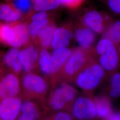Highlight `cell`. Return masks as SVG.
<instances>
[{
  "mask_svg": "<svg viewBox=\"0 0 120 120\" xmlns=\"http://www.w3.org/2000/svg\"><path fill=\"white\" fill-rule=\"evenodd\" d=\"M76 94V90L73 86L62 83L52 90L49 99V105L53 110H61L73 101Z\"/></svg>",
  "mask_w": 120,
  "mask_h": 120,
  "instance_id": "cell-1",
  "label": "cell"
},
{
  "mask_svg": "<svg viewBox=\"0 0 120 120\" xmlns=\"http://www.w3.org/2000/svg\"><path fill=\"white\" fill-rule=\"evenodd\" d=\"M96 50L100 55L101 66L107 70L116 68L118 62V56L114 44L109 39L103 38L98 43Z\"/></svg>",
  "mask_w": 120,
  "mask_h": 120,
  "instance_id": "cell-2",
  "label": "cell"
},
{
  "mask_svg": "<svg viewBox=\"0 0 120 120\" xmlns=\"http://www.w3.org/2000/svg\"><path fill=\"white\" fill-rule=\"evenodd\" d=\"M104 75L101 65L95 64L85 69L77 76L76 84L84 90H92L98 86Z\"/></svg>",
  "mask_w": 120,
  "mask_h": 120,
  "instance_id": "cell-3",
  "label": "cell"
},
{
  "mask_svg": "<svg viewBox=\"0 0 120 120\" xmlns=\"http://www.w3.org/2000/svg\"><path fill=\"white\" fill-rule=\"evenodd\" d=\"M22 84L28 92L38 96L45 94L48 89L46 81L41 77L33 73L26 74L22 78Z\"/></svg>",
  "mask_w": 120,
  "mask_h": 120,
  "instance_id": "cell-4",
  "label": "cell"
},
{
  "mask_svg": "<svg viewBox=\"0 0 120 120\" xmlns=\"http://www.w3.org/2000/svg\"><path fill=\"white\" fill-rule=\"evenodd\" d=\"M21 99L10 97L0 100V119L2 120H17L22 105Z\"/></svg>",
  "mask_w": 120,
  "mask_h": 120,
  "instance_id": "cell-5",
  "label": "cell"
},
{
  "mask_svg": "<svg viewBox=\"0 0 120 120\" xmlns=\"http://www.w3.org/2000/svg\"><path fill=\"white\" fill-rule=\"evenodd\" d=\"M73 114L75 117L79 120L92 119L96 115L94 103L88 98L79 97L74 102Z\"/></svg>",
  "mask_w": 120,
  "mask_h": 120,
  "instance_id": "cell-6",
  "label": "cell"
},
{
  "mask_svg": "<svg viewBox=\"0 0 120 120\" xmlns=\"http://www.w3.org/2000/svg\"><path fill=\"white\" fill-rule=\"evenodd\" d=\"M20 91V83L13 73H8L0 79V100L16 97Z\"/></svg>",
  "mask_w": 120,
  "mask_h": 120,
  "instance_id": "cell-7",
  "label": "cell"
},
{
  "mask_svg": "<svg viewBox=\"0 0 120 120\" xmlns=\"http://www.w3.org/2000/svg\"><path fill=\"white\" fill-rule=\"evenodd\" d=\"M86 61V55L83 52L80 50L74 51L64 66V74L68 77L73 76L82 68Z\"/></svg>",
  "mask_w": 120,
  "mask_h": 120,
  "instance_id": "cell-8",
  "label": "cell"
},
{
  "mask_svg": "<svg viewBox=\"0 0 120 120\" xmlns=\"http://www.w3.org/2000/svg\"><path fill=\"white\" fill-rule=\"evenodd\" d=\"M71 54L70 50L63 48L55 50L51 56L50 75H55L64 66Z\"/></svg>",
  "mask_w": 120,
  "mask_h": 120,
  "instance_id": "cell-9",
  "label": "cell"
},
{
  "mask_svg": "<svg viewBox=\"0 0 120 120\" xmlns=\"http://www.w3.org/2000/svg\"><path fill=\"white\" fill-rule=\"evenodd\" d=\"M38 58L37 51L33 47L24 49L19 53V59L22 69L26 73L30 72L34 69Z\"/></svg>",
  "mask_w": 120,
  "mask_h": 120,
  "instance_id": "cell-10",
  "label": "cell"
},
{
  "mask_svg": "<svg viewBox=\"0 0 120 120\" xmlns=\"http://www.w3.org/2000/svg\"><path fill=\"white\" fill-rule=\"evenodd\" d=\"M72 38V33L69 30L64 28L57 29L54 32L52 47L55 50L65 48Z\"/></svg>",
  "mask_w": 120,
  "mask_h": 120,
  "instance_id": "cell-11",
  "label": "cell"
},
{
  "mask_svg": "<svg viewBox=\"0 0 120 120\" xmlns=\"http://www.w3.org/2000/svg\"><path fill=\"white\" fill-rule=\"evenodd\" d=\"M86 25L94 32L99 33L103 29V19L98 12L93 10L87 13L84 17Z\"/></svg>",
  "mask_w": 120,
  "mask_h": 120,
  "instance_id": "cell-12",
  "label": "cell"
},
{
  "mask_svg": "<svg viewBox=\"0 0 120 120\" xmlns=\"http://www.w3.org/2000/svg\"><path fill=\"white\" fill-rule=\"evenodd\" d=\"M0 40L14 48L21 46L13 27L4 24L0 25Z\"/></svg>",
  "mask_w": 120,
  "mask_h": 120,
  "instance_id": "cell-13",
  "label": "cell"
},
{
  "mask_svg": "<svg viewBox=\"0 0 120 120\" xmlns=\"http://www.w3.org/2000/svg\"><path fill=\"white\" fill-rule=\"evenodd\" d=\"M32 22L29 26L28 32L32 36L35 37L43 30L48 23L47 14L44 12H39L34 15Z\"/></svg>",
  "mask_w": 120,
  "mask_h": 120,
  "instance_id": "cell-14",
  "label": "cell"
},
{
  "mask_svg": "<svg viewBox=\"0 0 120 120\" xmlns=\"http://www.w3.org/2000/svg\"><path fill=\"white\" fill-rule=\"evenodd\" d=\"M19 53L16 48H13L6 53L3 58L4 64L15 73H20L22 69L19 59Z\"/></svg>",
  "mask_w": 120,
  "mask_h": 120,
  "instance_id": "cell-15",
  "label": "cell"
},
{
  "mask_svg": "<svg viewBox=\"0 0 120 120\" xmlns=\"http://www.w3.org/2000/svg\"><path fill=\"white\" fill-rule=\"evenodd\" d=\"M75 37L79 45L84 48L90 47L95 39L94 32L88 28L78 29L76 32Z\"/></svg>",
  "mask_w": 120,
  "mask_h": 120,
  "instance_id": "cell-16",
  "label": "cell"
},
{
  "mask_svg": "<svg viewBox=\"0 0 120 120\" xmlns=\"http://www.w3.org/2000/svg\"><path fill=\"white\" fill-rule=\"evenodd\" d=\"M96 113L99 116L102 118L107 117L111 114V107L109 101L107 99L101 97L95 101Z\"/></svg>",
  "mask_w": 120,
  "mask_h": 120,
  "instance_id": "cell-17",
  "label": "cell"
},
{
  "mask_svg": "<svg viewBox=\"0 0 120 120\" xmlns=\"http://www.w3.org/2000/svg\"><path fill=\"white\" fill-rule=\"evenodd\" d=\"M20 17L19 13L6 4L0 5V20L13 22Z\"/></svg>",
  "mask_w": 120,
  "mask_h": 120,
  "instance_id": "cell-18",
  "label": "cell"
},
{
  "mask_svg": "<svg viewBox=\"0 0 120 120\" xmlns=\"http://www.w3.org/2000/svg\"><path fill=\"white\" fill-rule=\"evenodd\" d=\"M51 56L49 52L43 49L40 52L39 65L42 73L46 75H50V62Z\"/></svg>",
  "mask_w": 120,
  "mask_h": 120,
  "instance_id": "cell-19",
  "label": "cell"
},
{
  "mask_svg": "<svg viewBox=\"0 0 120 120\" xmlns=\"http://www.w3.org/2000/svg\"><path fill=\"white\" fill-rule=\"evenodd\" d=\"M54 29V27L49 26L45 28L39 34V38L43 47H47L51 43Z\"/></svg>",
  "mask_w": 120,
  "mask_h": 120,
  "instance_id": "cell-20",
  "label": "cell"
},
{
  "mask_svg": "<svg viewBox=\"0 0 120 120\" xmlns=\"http://www.w3.org/2000/svg\"><path fill=\"white\" fill-rule=\"evenodd\" d=\"M59 3V0H36L34 7L38 11H46L55 9Z\"/></svg>",
  "mask_w": 120,
  "mask_h": 120,
  "instance_id": "cell-21",
  "label": "cell"
},
{
  "mask_svg": "<svg viewBox=\"0 0 120 120\" xmlns=\"http://www.w3.org/2000/svg\"><path fill=\"white\" fill-rule=\"evenodd\" d=\"M106 38L114 42L120 41V21L113 24L108 29L105 33Z\"/></svg>",
  "mask_w": 120,
  "mask_h": 120,
  "instance_id": "cell-22",
  "label": "cell"
},
{
  "mask_svg": "<svg viewBox=\"0 0 120 120\" xmlns=\"http://www.w3.org/2000/svg\"><path fill=\"white\" fill-rule=\"evenodd\" d=\"M16 32L18 41L20 45L27 42L29 40V32L26 25L20 24L13 27Z\"/></svg>",
  "mask_w": 120,
  "mask_h": 120,
  "instance_id": "cell-23",
  "label": "cell"
},
{
  "mask_svg": "<svg viewBox=\"0 0 120 120\" xmlns=\"http://www.w3.org/2000/svg\"><path fill=\"white\" fill-rule=\"evenodd\" d=\"M109 94L112 98L120 97V73H116L112 77Z\"/></svg>",
  "mask_w": 120,
  "mask_h": 120,
  "instance_id": "cell-24",
  "label": "cell"
},
{
  "mask_svg": "<svg viewBox=\"0 0 120 120\" xmlns=\"http://www.w3.org/2000/svg\"><path fill=\"white\" fill-rule=\"evenodd\" d=\"M39 111L36 104L30 101H26L22 103L20 112L21 114L29 113Z\"/></svg>",
  "mask_w": 120,
  "mask_h": 120,
  "instance_id": "cell-25",
  "label": "cell"
},
{
  "mask_svg": "<svg viewBox=\"0 0 120 120\" xmlns=\"http://www.w3.org/2000/svg\"><path fill=\"white\" fill-rule=\"evenodd\" d=\"M72 117L65 112L59 111L48 116L42 120H72Z\"/></svg>",
  "mask_w": 120,
  "mask_h": 120,
  "instance_id": "cell-26",
  "label": "cell"
},
{
  "mask_svg": "<svg viewBox=\"0 0 120 120\" xmlns=\"http://www.w3.org/2000/svg\"><path fill=\"white\" fill-rule=\"evenodd\" d=\"M14 4L17 9L23 12L27 11L30 8V0H15Z\"/></svg>",
  "mask_w": 120,
  "mask_h": 120,
  "instance_id": "cell-27",
  "label": "cell"
},
{
  "mask_svg": "<svg viewBox=\"0 0 120 120\" xmlns=\"http://www.w3.org/2000/svg\"><path fill=\"white\" fill-rule=\"evenodd\" d=\"M40 113L39 111L29 113L21 114L18 116L17 120H38L39 118Z\"/></svg>",
  "mask_w": 120,
  "mask_h": 120,
  "instance_id": "cell-28",
  "label": "cell"
},
{
  "mask_svg": "<svg viewBox=\"0 0 120 120\" xmlns=\"http://www.w3.org/2000/svg\"><path fill=\"white\" fill-rule=\"evenodd\" d=\"M108 3L113 12L120 14V0H108Z\"/></svg>",
  "mask_w": 120,
  "mask_h": 120,
  "instance_id": "cell-29",
  "label": "cell"
},
{
  "mask_svg": "<svg viewBox=\"0 0 120 120\" xmlns=\"http://www.w3.org/2000/svg\"><path fill=\"white\" fill-rule=\"evenodd\" d=\"M61 3L68 6H73L80 2L81 0H59Z\"/></svg>",
  "mask_w": 120,
  "mask_h": 120,
  "instance_id": "cell-30",
  "label": "cell"
},
{
  "mask_svg": "<svg viewBox=\"0 0 120 120\" xmlns=\"http://www.w3.org/2000/svg\"><path fill=\"white\" fill-rule=\"evenodd\" d=\"M106 120H120V113H113L107 117Z\"/></svg>",
  "mask_w": 120,
  "mask_h": 120,
  "instance_id": "cell-31",
  "label": "cell"
},
{
  "mask_svg": "<svg viewBox=\"0 0 120 120\" xmlns=\"http://www.w3.org/2000/svg\"><path fill=\"white\" fill-rule=\"evenodd\" d=\"M0 72H1V69H0Z\"/></svg>",
  "mask_w": 120,
  "mask_h": 120,
  "instance_id": "cell-32",
  "label": "cell"
},
{
  "mask_svg": "<svg viewBox=\"0 0 120 120\" xmlns=\"http://www.w3.org/2000/svg\"><path fill=\"white\" fill-rule=\"evenodd\" d=\"M119 51H120V47H119Z\"/></svg>",
  "mask_w": 120,
  "mask_h": 120,
  "instance_id": "cell-33",
  "label": "cell"
},
{
  "mask_svg": "<svg viewBox=\"0 0 120 120\" xmlns=\"http://www.w3.org/2000/svg\"><path fill=\"white\" fill-rule=\"evenodd\" d=\"M0 120H1V119H0Z\"/></svg>",
  "mask_w": 120,
  "mask_h": 120,
  "instance_id": "cell-34",
  "label": "cell"
}]
</instances>
